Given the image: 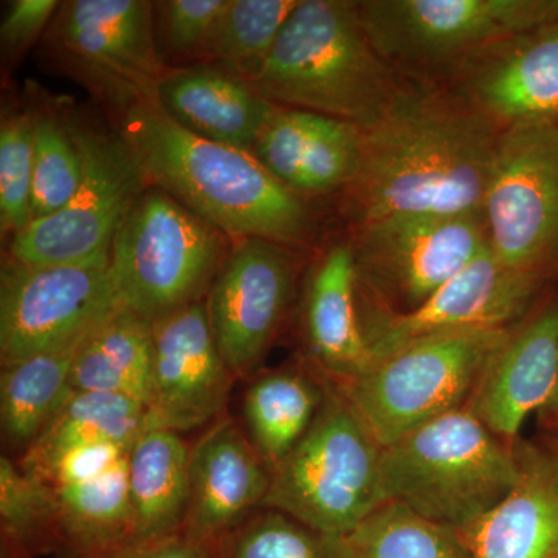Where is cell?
<instances>
[{"label":"cell","instance_id":"obj_1","mask_svg":"<svg viewBox=\"0 0 558 558\" xmlns=\"http://www.w3.org/2000/svg\"><path fill=\"white\" fill-rule=\"evenodd\" d=\"M357 175L333 201L344 231L409 215H483L502 132L435 84L403 78L362 130Z\"/></svg>","mask_w":558,"mask_h":558},{"label":"cell","instance_id":"obj_2","mask_svg":"<svg viewBox=\"0 0 558 558\" xmlns=\"http://www.w3.org/2000/svg\"><path fill=\"white\" fill-rule=\"evenodd\" d=\"M106 108L149 185L167 191L233 240L263 238L304 252L323 244L315 202L282 185L252 153L193 134L156 98Z\"/></svg>","mask_w":558,"mask_h":558},{"label":"cell","instance_id":"obj_3","mask_svg":"<svg viewBox=\"0 0 558 558\" xmlns=\"http://www.w3.org/2000/svg\"><path fill=\"white\" fill-rule=\"evenodd\" d=\"M250 83L271 105L365 130L384 116L403 78L371 44L357 0H299Z\"/></svg>","mask_w":558,"mask_h":558},{"label":"cell","instance_id":"obj_4","mask_svg":"<svg viewBox=\"0 0 558 558\" xmlns=\"http://www.w3.org/2000/svg\"><path fill=\"white\" fill-rule=\"evenodd\" d=\"M519 476L515 447L497 438L469 409L422 425L381 449L384 502L462 529L508 497Z\"/></svg>","mask_w":558,"mask_h":558},{"label":"cell","instance_id":"obj_5","mask_svg":"<svg viewBox=\"0 0 558 558\" xmlns=\"http://www.w3.org/2000/svg\"><path fill=\"white\" fill-rule=\"evenodd\" d=\"M233 244L215 223L149 185L110 245L117 304L154 323L204 301Z\"/></svg>","mask_w":558,"mask_h":558},{"label":"cell","instance_id":"obj_6","mask_svg":"<svg viewBox=\"0 0 558 558\" xmlns=\"http://www.w3.org/2000/svg\"><path fill=\"white\" fill-rule=\"evenodd\" d=\"M328 380V379H326ZM381 447L336 384L299 446L271 472L263 508L347 537L384 505Z\"/></svg>","mask_w":558,"mask_h":558},{"label":"cell","instance_id":"obj_7","mask_svg":"<svg viewBox=\"0 0 558 558\" xmlns=\"http://www.w3.org/2000/svg\"><path fill=\"white\" fill-rule=\"evenodd\" d=\"M360 21L400 78L435 83L498 40L558 20V0H357Z\"/></svg>","mask_w":558,"mask_h":558},{"label":"cell","instance_id":"obj_8","mask_svg":"<svg viewBox=\"0 0 558 558\" xmlns=\"http://www.w3.org/2000/svg\"><path fill=\"white\" fill-rule=\"evenodd\" d=\"M508 329L416 341L379 360L365 376L336 385L384 449L428 422L465 409Z\"/></svg>","mask_w":558,"mask_h":558},{"label":"cell","instance_id":"obj_9","mask_svg":"<svg viewBox=\"0 0 558 558\" xmlns=\"http://www.w3.org/2000/svg\"><path fill=\"white\" fill-rule=\"evenodd\" d=\"M360 306L407 314L488 248L483 215L392 216L343 231Z\"/></svg>","mask_w":558,"mask_h":558},{"label":"cell","instance_id":"obj_10","mask_svg":"<svg viewBox=\"0 0 558 558\" xmlns=\"http://www.w3.org/2000/svg\"><path fill=\"white\" fill-rule=\"evenodd\" d=\"M483 218L501 263L558 282V123L502 132Z\"/></svg>","mask_w":558,"mask_h":558},{"label":"cell","instance_id":"obj_11","mask_svg":"<svg viewBox=\"0 0 558 558\" xmlns=\"http://www.w3.org/2000/svg\"><path fill=\"white\" fill-rule=\"evenodd\" d=\"M315 252L263 238L234 240L205 303L220 354L236 380L259 373L286 323L295 317Z\"/></svg>","mask_w":558,"mask_h":558},{"label":"cell","instance_id":"obj_12","mask_svg":"<svg viewBox=\"0 0 558 558\" xmlns=\"http://www.w3.org/2000/svg\"><path fill=\"white\" fill-rule=\"evenodd\" d=\"M80 120L84 174L78 191L60 211L35 220L9 241L3 256L24 264L89 260L110 252L113 238L148 189L142 165L116 128Z\"/></svg>","mask_w":558,"mask_h":558},{"label":"cell","instance_id":"obj_13","mask_svg":"<svg viewBox=\"0 0 558 558\" xmlns=\"http://www.w3.org/2000/svg\"><path fill=\"white\" fill-rule=\"evenodd\" d=\"M119 307L109 253L64 264H24L3 256L0 269V362L80 343Z\"/></svg>","mask_w":558,"mask_h":558},{"label":"cell","instance_id":"obj_14","mask_svg":"<svg viewBox=\"0 0 558 558\" xmlns=\"http://www.w3.org/2000/svg\"><path fill=\"white\" fill-rule=\"evenodd\" d=\"M156 27L154 2L70 0L61 3L47 43L109 106L156 98L170 70L161 57Z\"/></svg>","mask_w":558,"mask_h":558},{"label":"cell","instance_id":"obj_15","mask_svg":"<svg viewBox=\"0 0 558 558\" xmlns=\"http://www.w3.org/2000/svg\"><path fill=\"white\" fill-rule=\"evenodd\" d=\"M553 284L548 278L506 266L487 248L417 310L389 314L359 304L360 322L377 363L432 337L512 328Z\"/></svg>","mask_w":558,"mask_h":558},{"label":"cell","instance_id":"obj_16","mask_svg":"<svg viewBox=\"0 0 558 558\" xmlns=\"http://www.w3.org/2000/svg\"><path fill=\"white\" fill-rule=\"evenodd\" d=\"M429 84L499 132L558 123V20L498 40Z\"/></svg>","mask_w":558,"mask_h":558},{"label":"cell","instance_id":"obj_17","mask_svg":"<svg viewBox=\"0 0 558 558\" xmlns=\"http://www.w3.org/2000/svg\"><path fill=\"white\" fill-rule=\"evenodd\" d=\"M153 427L189 432L226 414L233 376L220 354L207 303L153 323Z\"/></svg>","mask_w":558,"mask_h":558},{"label":"cell","instance_id":"obj_18","mask_svg":"<svg viewBox=\"0 0 558 558\" xmlns=\"http://www.w3.org/2000/svg\"><path fill=\"white\" fill-rule=\"evenodd\" d=\"M557 380L558 282L508 329L465 409L515 447L524 422L548 403Z\"/></svg>","mask_w":558,"mask_h":558},{"label":"cell","instance_id":"obj_19","mask_svg":"<svg viewBox=\"0 0 558 558\" xmlns=\"http://www.w3.org/2000/svg\"><path fill=\"white\" fill-rule=\"evenodd\" d=\"M300 360L333 384L365 376L376 365L360 322L357 277L347 234L312 255L295 311Z\"/></svg>","mask_w":558,"mask_h":558},{"label":"cell","instance_id":"obj_20","mask_svg":"<svg viewBox=\"0 0 558 558\" xmlns=\"http://www.w3.org/2000/svg\"><path fill=\"white\" fill-rule=\"evenodd\" d=\"M190 498L182 532L218 548L220 539L263 508L271 473L229 414L209 425L190 449Z\"/></svg>","mask_w":558,"mask_h":558},{"label":"cell","instance_id":"obj_21","mask_svg":"<svg viewBox=\"0 0 558 558\" xmlns=\"http://www.w3.org/2000/svg\"><path fill=\"white\" fill-rule=\"evenodd\" d=\"M362 149V128L275 105L252 154L282 185L315 202L336 201L351 185Z\"/></svg>","mask_w":558,"mask_h":558},{"label":"cell","instance_id":"obj_22","mask_svg":"<svg viewBox=\"0 0 558 558\" xmlns=\"http://www.w3.org/2000/svg\"><path fill=\"white\" fill-rule=\"evenodd\" d=\"M519 476L508 497L457 529L469 558H558V446L519 439Z\"/></svg>","mask_w":558,"mask_h":558},{"label":"cell","instance_id":"obj_23","mask_svg":"<svg viewBox=\"0 0 558 558\" xmlns=\"http://www.w3.org/2000/svg\"><path fill=\"white\" fill-rule=\"evenodd\" d=\"M156 101L193 134L247 153L275 106L240 73L213 62L170 68Z\"/></svg>","mask_w":558,"mask_h":558},{"label":"cell","instance_id":"obj_24","mask_svg":"<svg viewBox=\"0 0 558 558\" xmlns=\"http://www.w3.org/2000/svg\"><path fill=\"white\" fill-rule=\"evenodd\" d=\"M328 380L299 362L263 371L245 389L244 429L270 473L310 432L326 398Z\"/></svg>","mask_w":558,"mask_h":558},{"label":"cell","instance_id":"obj_25","mask_svg":"<svg viewBox=\"0 0 558 558\" xmlns=\"http://www.w3.org/2000/svg\"><path fill=\"white\" fill-rule=\"evenodd\" d=\"M153 363V323L119 306L80 341L72 388L124 396L150 409Z\"/></svg>","mask_w":558,"mask_h":558},{"label":"cell","instance_id":"obj_26","mask_svg":"<svg viewBox=\"0 0 558 558\" xmlns=\"http://www.w3.org/2000/svg\"><path fill=\"white\" fill-rule=\"evenodd\" d=\"M190 447L180 433L149 427L128 454L132 538L165 537L182 531L189 509Z\"/></svg>","mask_w":558,"mask_h":558},{"label":"cell","instance_id":"obj_27","mask_svg":"<svg viewBox=\"0 0 558 558\" xmlns=\"http://www.w3.org/2000/svg\"><path fill=\"white\" fill-rule=\"evenodd\" d=\"M150 424L149 409L137 400L109 392L75 391L17 462L39 476L69 451L97 444L132 449Z\"/></svg>","mask_w":558,"mask_h":558},{"label":"cell","instance_id":"obj_28","mask_svg":"<svg viewBox=\"0 0 558 558\" xmlns=\"http://www.w3.org/2000/svg\"><path fill=\"white\" fill-rule=\"evenodd\" d=\"M78 344L2 366L0 422L11 449L27 450L75 392L72 366Z\"/></svg>","mask_w":558,"mask_h":558},{"label":"cell","instance_id":"obj_29","mask_svg":"<svg viewBox=\"0 0 558 558\" xmlns=\"http://www.w3.org/2000/svg\"><path fill=\"white\" fill-rule=\"evenodd\" d=\"M49 487L60 524L57 557L95 553L132 538L128 458L97 478Z\"/></svg>","mask_w":558,"mask_h":558},{"label":"cell","instance_id":"obj_30","mask_svg":"<svg viewBox=\"0 0 558 558\" xmlns=\"http://www.w3.org/2000/svg\"><path fill=\"white\" fill-rule=\"evenodd\" d=\"M33 130V201L35 220L49 218L72 201L84 174L78 113L40 92L28 94Z\"/></svg>","mask_w":558,"mask_h":558},{"label":"cell","instance_id":"obj_31","mask_svg":"<svg viewBox=\"0 0 558 558\" xmlns=\"http://www.w3.org/2000/svg\"><path fill=\"white\" fill-rule=\"evenodd\" d=\"M349 558H469L457 529L384 502L344 537Z\"/></svg>","mask_w":558,"mask_h":558},{"label":"cell","instance_id":"obj_32","mask_svg":"<svg viewBox=\"0 0 558 558\" xmlns=\"http://www.w3.org/2000/svg\"><path fill=\"white\" fill-rule=\"evenodd\" d=\"M296 5L299 0H227L205 62L223 65L252 81Z\"/></svg>","mask_w":558,"mask_h":558},{"label":"cell","instance_id":"obj_33","mask_svg":"<svg viewBox=\"0 0 558 558\" xmlns=\"http://www.w3.org/2000/svg\"><path fill=\"white\" fill-rule=\"evenodd\" d=\"M219 558H349L344 537L325 534L288 513L259 509L220 539Z\"/></svg>","mask_w":558,"mask_h":558},{"label":"cell","instance_id":"obj_34","mask_svg":"<svg viewBox=\"0 0 558 558\" xmlns=\"http://www.w3.org/2000/svg\"><path fill=\"white\" fill-rule=\"evenodd\" d=\"M0 524L2 537L33 557H57L61 553L60 524L50 487L5 454L0 458Z\"/></svg>","mask_w":558,"mask_h":558},{"label":"cell","instance_id":"obj_35","mask_svg":"<svg viewBox=\"0 0 558 558\" xmlns=\"http://www.w3.org/2000/svg\"><path fill=\"white\" fill-rule=\"evenodd\" d=\"M33 130L27 106L0 121V233L13 240L33 222Z\"/></svg>","mask_w":558,"mask_h":558},{"label":"cell","instance_id":"obj_36","mask_svg":"<svg viewBox=\"0 0 558 558\" xmlns=\"http://www.w3.org/2000/svg\"><path fill=\"white\" fill-rule=\"evenodd\" d=\"M227 0H163L156 2L161 57L180 65L207 61L209 43ZM170 65V64H168Z\"/></svg>","mask_w":558,"mask_h":558},{"label":"cell","instance_id":"obj_37","mask_svg":"<svg viewBox=\"0 0 558 558\" xmlns=\"http://www.w3.org/2000/svg\"><path fill=\"white\" fill-rule=\"evenodd\" d=\"M61 3L54 0H14L0 25L3 61L17 62L50 28Z\"/></svg>","mask_w":558,"mask_h":558},{"label":"cell","instance_id":"obj_38","mask_svg":"<svg viewBox=\"0 0 558 558\" xmlns=\"http://www.w3.org/2000/svg\"><path fill=\"white\" fill-rule=\"evenodd\" d=\"M130 450L117 446V444L81 447V449L65 453L43 475L35 476V478L49 484V486H64V484L97 478L123 462L130 454Z\"/></svg>","mask_w":558,"mask_h":558},{"label":"cell","instance_id":"obj_39","mask_svg":"<svg viewBox=\"0 0 558 558\" xmlns=\"http://www.w3.org/2000/svg\"><path fill=\"white\" fill-rule=\"evenodd\" d=\"M57 558H219L216 546L191 539L182 531L165 537L130 538L110 548Z\"/></svg>","mask_w":558,"mask_h":558},{"label":"cell","instance_id":"obj_40","mask_svg":"<svg viewBox=\"0 0 558 558\" xmlns=\"http://www.w3.org/2000/svg\"><path fill=\"white\" fill-rule=\"evenodd\" d=\"M539 427L548 438L558 439V380L553 396L537 414Z\"/></svg>","mask_w":558,"mask_h":558},{"label":"cell","instance_id":"obj_41","mask_svg":"<svg viewBox=\"0 0 558 558\" xmlns=\"http://www.w3.org/2000/svg\"><path fill=\"white\" fill-rule=\"evenodd\" d=\"M0 558H35L16 543L2 537V556Z\"/></svg>","mask_w":558,"mask_h":558},{"label":"cell","instance_id":"obj_42","mask_svg":"<svg viewBox=\"0 0 558 558\" xmlns=\"http://www.w3.org/2000/svg\"><path fill=\"white\" fill-rule=\"evenodd\" d=\"M545 438H548V436H545ZM549 440H553L554 444H557L558 446V439L557 438H548Z\"/></svg>","mask_w":558,"mask_h":558}]
</instances>
